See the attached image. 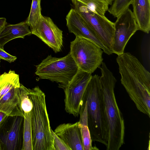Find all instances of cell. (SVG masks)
I'll list each match as a JSON object with an SVG mask.
<instances>
[{"label":"cell","mask_w":150,"mask_h":150,"mask_svg":"<svg viewBox=\"0 0 150 150\" xmlns=\"http://www.w3.org/2000/svg\"><path fill=\"white\" fill-rule=\"evenodd\" d=\"M121 82L137 109L150 117V73L129 52L118 55Z\"/></svg>","instance_id":"1"},{"label":"cell","mask_w":150,"mask_h":150,"mask_svg":"<svg viewBox=\"0 0 150 150\" xmlns=\"http://www.w3.org/2000/svg\"><path fill=\"white\" fill-rule=\"evenodd\" d=\"M99 68L101 93L107 134V150H119L124 144L125 125L118 106L114 88L116 79L105 63Z\"/></svg>","instance_id":"2"},{"label":"cell","mask_w":150,"mask_h":150,"mask_svg":"<svg viewBox=\"0 0 150 150\" xmlns=\"http://www.w3.org/2000/svg\"><path fill=\"white\" fill-rule=\"evenodd\" d=\"M29 95L33 104L31 111L33 150H55L45 94L36 86L29 88Z\"/></svg>","instance_id":"3"},{"label":"cell","mask_w":150,"mask_h":150,"mask_svg":"<svg viewBox=\"0 0 150 150\" xmlns=\"http://www.w3.org/2000/svg\"><path fill=\"white\" fill-rule=\"evenodd\" d=\"M87 103L88 124L92 141L107 146V134L104 116L100 76H92L82 99Z\"/></svg>","instance_id":"4"},{"label":"cell","mask_w":150,"mask_h":150,"mask_svg":"<svg viewBox=\"0 0 150 150\" xmlns=\"http://www.w3.org/2000/svg\"><path fill=\"white\" fill-rule=\"evenodd\" d=\"M36 67L35 73L40 79L59 83L61 88L68 83L78 70L69 52L60 58L48 55Z\"/></svg>","instance_id":"5"},{"label":"cell","mask_w":150,"mask_h":150,"mask_svg":"<svg viewBox=\"0 0 150 150\" xmlns=\"http://www.w3.org/2000/svg\"><path fill=\"white\" fill-rule=\"evenodd\" d=\"M103 50L87 39L76 37L71 42L70 53L78 69L92 74L103 62Z\"/></svg>","instance_id":"6"},{"label":"cell","mask_w":150,"mask_h":150,"mask_svg":"<svg viewBox=\"0 0 150 150\" xmlns=\"http://www.w3.org/2000/svg\"><path fill=\"white\" fill-rule=\"evenodd\" d=\"M74 9L96 33L105 46L113 53L114 23L76 0H71Z\"/></svg>","instance_id":"7"},{"label":"cell","mask_w":150,"mask_h":150,"mask_svg":"<svg viewBox=\"0 0 150 150\" xmlns=\"http://www.w3.org/2000/svg\"><path fill=\"white\" fill-rule=\"evenodd\" d=\"M92 76L91 74L78 69L71 80L62 88L64 92L65 110L67 112L75 117L79 115L84 93Z\"/></svg>","instance_id":"8"},{"label":"cell","mask_w":150,"mask_h":150,"mask_svg":"<svg viewBox=\"0 0 150 150\" xmlns=\"http://www.w3.org/2000/svg\"><path fill=\"white\" fill-rule=\"evenodd\" d=\"M24 117L8 116L0 125L1 150H22Z\"/></svg>","instance_id":"9"},{"label":"cell","mask_w":150,"mask_h":150,"mask_svg":"<svg viewBox=\"0 0 150 150\" xmlns=\"http://www.w3.org/2000/svg\"><path fill=\"white\" fill-rule=\"evenodd\" d=\"M114 24L112 50L113 53L119 55L124 52L127 42L139 29L132 11L129 8L117 17Z\"/></svg>","instance_id":"10"},{"label":"cell","mask_w":150,"mask_h":150,"mask_svg":"<svg viewBox=\"0 0 150 150\" xmlns=\"http://www.w3.org/2000/svg\"><path fill=\"white\" fill-rule=\"evenodd\" d=\"M31 32L55 53L61 50L63 46L62 31L50 17L42 15L40 21Z\"/></svg>","instance_id":"11"},{"label":"cell","mask_w":150,"mask_h":150,"mask_svg":"<svg viewBox=\"0 0 150 150\" xmlns=\"http://www.w3.org/2000/svg\"><path fill=\"white\" fill-rule=\"evenodd\" d=\"M66 19L69 32L74 33L76 37H82L89 40L101 48L105 53L108 55L112 54L74 8L71 9L67 15Z\"/></svg>","instance_id":"12"},{"label":"cell","mask_w":150,"mask_h":150,"mask_svg":"<svg viewBox=\"0 0 150 150\" xmlns=\"http://www.w3.org/2000/svg\"><path fill=\"white\" fill-rule=\"evenodd\" d=\"M54 132L71 150H83L78 122L61 124Z\"/></svg>","instance_id":"13"},{"label":"cell","mask_w":150,"mask_h":150,"mask_svg":"<svg viewBox=\"0 0 150 150\" xmlns=\"http://www.w3.org/2000/svg\"><path fill=\"white\" fill-rule=\"evenodd\" d=\"M131 4L139 30L149 33L150 30V0H132Z\"/></svg>","instance_id":"14"},{"label":"cell","mask_w":150,"mask_h":150,"mask_svg":"<svg viewBox=\"0 0 150 150\" xmlns=\"http://www.w3.org/2000/svg\"><path fill=\"white\" fill-rule=\"evenodd\" d=\"M19 87H13L0 100V112L8 116L18 115L24 117L21 107Z\"/></svg>","instance_id":"15"},{"label":"cell","mask_w":150,"mask_h":150,"mask_svg":"<svg viewBox=\"0 0 150 150\" xmlns=\"http://www.w3.org/2000/svg\"><path fill=\"white\" fill-rule=\"evenodd\" d=\"M29 27L25 21L15 24L7 23L0 34V47L4 49L5 45L11 40L24 38L25 36L32 34Z\"/></svg>","instance_id":"16"},{"label":"cell","mask_w":150,"mask_h":150,"mask_svg":"<svg viewBox=\"0 0 150 150\" xmlns=\"http://www.w3.org/2000/svg\"><path fill=\"white\" fill-rule=\"evenodd\" d=\"M20 84L19 75L14 71L0 75V100L13 87H19Z\"/></svg>","instance_id":"17"},{"label":"cell","mask_w":150,"mask_h":150,"mask_svg":"<svg viewBox=\"0 0 150 150\" xmlns=\"http://www.w3.org/2000/svg\"><path fill=\"white\" fill-rule=\"evenodd\" d=\"M41 0H32L29 14L25 21L30 28L31 32L39 23L42 15L41 7Z\"/></svg>","instance_id":"18"},{"label":"cell","mask_w":150,"mask_h":150,"mask_svg":"<svg viewBox=\"0 0 150 150\" xmlns=\"http://www.w3.org/2000/svg\"><path fill=\"white\" fill-rule=\"evenodd\" d=\"M22 150H33L32 134L31 121V112L25 113Z\"/></svg>","instance_id":"19"},{"label":"cell","mask_w":150,"mask_h":150,"mask_svg":"<svg viewBox=\"0 0 150 150\" xmlns=\"http://www.w3.org/2000/svg\"><path fill=\"white\" fill-rule=\"evenodd\" d=\"M18 94L21 107L23 114L30 112L33 104L29 96V88L21 84L18 88Z\"/></svg>","instance_id":"20"},{"label":"cell","mask_w":150,"mask_h":150,"mask_svg":"<svg viewBox=\"0 0 150 150\" xmlns=\"http://www.w3.org/2000/svg\"><path fill=\"white\" fill-rule=\"evenodd\" d=\"M76 0L83 3L101 15H105L109 9V4L105 0Z\"/></svg>","instance_id":"21"},{"label":"cell","mask_w":150,"mask_h":150,"mask_svg":"<svg viewBox=\"0 0 150 150\" xmlns=\"http://www.w3.org/2000/svg\"><path fill=\"white\" fill-rule=\"evenodd\" d=\"M132 1V0H114L108 11L114 17L117 18L129 8Z\"/></svg>","instance_id":"22"},{"label":"cell","mask_w":150,"mask_h":150,"mask_svg":"<svg viewBox=\"0 0 150 150\" xmlns=\"http://www.w3.org/2000/svg\"><path fill=\"white\" fill-rule=\"evenodd\" d=\"M78 125L80 130L83 150H98L96 146H92V141L88 125H81L79 123Z\"/></svg>","instance_id":"23"},{"label":"cell","mask_w":150,"mask_h":150,"mask_svg":"<svg viewBox=\"0 0 150 150\" xmlns=\"http://www.w3.org/2000/svg\"><path fill=\"white\" fill-rule=\"evenodd\" d=\"M53 139L54 145L55 150H71L64 142L55 134L51 129Z\"/></svg>","instance_id":"24"},{"label":"cell","mask_w":150,"mask_h":150,"mask_svg":"<svg viewBox=\"0 0 150 150\" xmlns=\"http://www.w3.org/2000/svg\"><path fill=\"white\" fill-rule=\"evenodd\" d=\"M17 58L16 56L9 54L6 52L4 49L0 47V59H2L11 63L15 61Z\"/></svg>","instance_id":"25"},{"label":"cell","mask_w":150,"mask_h":150,"mask_svg":"<svg viewBox=\"0 0 150 150\" xmlns=\"http://www.w3.org/2000/svg\"><path fill=\"white\" fill-rule=\"evenodd\" d=\"M8 23L6 21V19L5 18H0V34L4 29L5 26Z\"/></svg>","instance_id":"26"},{"label":"cell","mask_w":150,"mask_h":150,"mask_svg":"<svg viewBox=\"0 0 150 150\" xmlns=\"http://www.w3.org/2000/svg\"><path fill=\"white\" fill-rule=\"evenodd\" d=\"M7 116L4 112H0V125Z\"/></svg>","instance_id":"27"},{"label":"cell","mask_w":150,"mask_h":150,"mask_svg":"<svg viewBox=\"0 0 150 150\" xmlns=\"http://www.w3.org/2000/svg\"><path fill=\"white\" fill-rule=\"evenodd\" d=\"M105 0L108 4L110 5H111L112 3L114 0Z\"/></svg>","instance_id":"28"},{"label":"cell","mask_w":150,"mask_h":150,"mask_svg":"<svg viewBox=\"0 0 150 150\" xmlns=\"http://www.w3.org/2000/svg\"><path fill=\"white\" fill-rule=\"evenodd\" d=\"M0 150H1V149H0Z\"/></svg>","instance_id":"29"},{"label":"cell","mask_w":150,"mask_h":150,"mask_svg":"<svg viewBox=\"0 0 150 150\" xmlns=\"http://www.w3.org/2000/svg\"></svg>","instance_id":"30"}]
</instances>
